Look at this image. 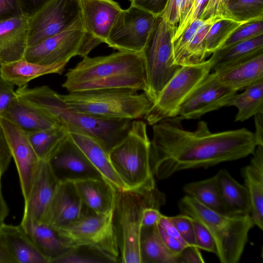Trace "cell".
Instances as JSON below:
<instances>
[{
    "mask_svg": "<svg viewBox=\"0 0 263 263\" xmlns=\"http://www.w3.org/2000/svg\"><path fill=\"white\" fill-rule=\"evenodd\" d=\"M25 133L39 159L45 161H48L68 135L67 129L63 125Z\"/></svg>",
    "mask_w": 263,
    "mask_h": 263,
    "instance_id": "33",
    "label": "cell"
},
{
    "mask_svg": "<svg viewBox=\"0 0 263 263\" xmlns=\"http://www.w3.org/2000/svg\"><path fill=\"white\" fill-rule=\"evenodd\" d=\"M229 1L230 0H222L221 6V15L225 18L232 19L230 16L228 11V4Z\"/></svg>",
    "mask_w": 263,
    "mask_h": 263,
    "instance_id": "55",
    "label": "cell"
},
{
    "mask_svg": "<svg viewBox=\"0 0 263 263\" xmlns=\"http://www.w3.org/2000/svg\"><path fill=\"white\" fill-rule=\"evenodd\" d=\"M150 148L146 124L134 120L125 137L109 152L112 165L128 190L156 187L150 165Z\"/></svg>",
    "mask_w": 263,
    "mask_h": 263,
    "instance_id": "6",
    "label": "cell"
},
{
    "mask_svg": "<svg viewBox=\"0 0 263 263\" xmlns=\"http://www.w3.org/2000/svg\"><path fill=\"white\" fill-rule=\"evenodd\" d=\"M83 28L72 29L27 47L25 60L43 65L68 63L75 56L88 55L84 48Z\"/></svg>",
    "mask_w": 263,
    "mask_h": 263,
    "instance_id": "13",
    "label": "cell"
},
{
    "mask_svg": "<svg viewBox=\"0 0 263 263\" xmlns=\"http://www.w3.org/2000/svg\"><path fill=\"white\" fill-rule=\"evenodd\" d=\"M47 161L60 182L103 178L69 135Z\"/></svg>",
    "mask_w": 263,
    "mask_h": 263,
    "instance_id": "17",
    "label": "cell"
},
{
    "mask_svg": "<svg viewBox=\"0 0 263 263\" xmlns=\"http://www.w3.org/2000/svg\"><path fill=\"white\" fill-rule=\"evenodd\" d=\"M255 132L253 133L256 144L263 145V112H260L254 116Z\"/></svg>",
    "mask_w": 263,
    "mask_h": 263,
    "instance_id": "52",
    "label": "cell"
},
{
    "mask_svg": "<svg viewBox=\"0 0 263 263\" xmlns=\"http://www.w3.org/2000/svg\"><path fill=\"white\" fill-rule=\"evenodd\" d=\"M186 195L215 211L224 213L219 189L215 176L185 184ZM225 214V213H224Z\"/></svg>",
    "mask_w": 263,
    "mask_h": 263,
    "instance_id": "34",
    "label": "cell"
},
{
    "mask_svg": "<svg viewBox=\"0 0 263 263\" xmlns=\"http://www.w3.org/2000/svg\"><path fill=\"white\" fill-rule=\"evenodd\" d=\"M140 251L141 263H176V256L164 245L158 224L141 229Z\"/></svg>",
    "mask_w": 263,
    "mask_h": 263,
    "instance_id": "31",
    "label": "cell"
},
{
    "mask_svg": "<svg viewBox=\"0 0 263 263\" xmlns=\"http://www.w3.org/2000/svg\"><path fill=\"white\" fill-rule=\"evenodd\" d=\"M157 16L130 5L121 11L109 32L106 44L118 50L142 53Z\"/></svg>",
    "mask_w": 263,
    "mask_h": 263,
    "instance_id": "12",
    "label": "cell"
},
{
    "mask_svg": "<svg viewBox=\"0 0 263 263\" xmlns=\"http://www.w3.org/2000/svg\"><path fill=\"white\" fill-rule=\"evenodd\" d=\"M14 86L0 74V117L17 98Z\"/></svg>",
    "mask_w": 263,
    "mask_h": 263,
    "instance_id": "41",
    "label": "cell"
},
{
    "mask_svg": "<svg viewBox=\"0 0 263 263\" xmlns=\"http://www.w3.org/2000/svg\"><path fill=\"white\" fill-rule=\"evenodd\" d=\"M117 261L98 249L88 245L70 247L50 263H104Z\"/></svg>",
    "mask_w": 263,
    "mask_h": 263,
    "instance_id": "35",
    "label": "cell"
},
{
    "mask_svg": "<svg viewBox=\"0 0 263 263\" xmlns=\"http://www.w3.org/2000/svg\"><path fill=\"white\" fill-rule=\"evenodd\" d=\"M158 228L162 239L166 247L170 252L175 255L176 257L184 248L187 246L177 239L168 236L158 224Z\"/></svg>",
    "mask_w": 263,
    "mask_h": 263,
    "instance_id": "49",
    "label": "cell"
},
{
    "mask_svg": "<svg viewBox=\"0 0 263 263\" xmlns=\"http://www.w3.org/2000/svg\"><path fill=\"white\" fill-rule=\"evenodd\" d=\"M261 52H263V34L215 51L209 59L212 70H222Z\"/></svg>",
    "mask_w": 263,
    "mask_h": 263,
    "instance_id": "30",
    "label": "cell"
},
{
    "mask_svg": "<svg viewBox=\"0 0 263 263\" xmlns=\"http://www.w3.org/2000/svg\"><path fill=\"white\" fill-rule=\"evenodd\" d=\"M77 191L92 213L106 215L113 212L117 189L103 178L73 181Z\"/></svg>",
    "mask_w": 263,
    "mask_h": 263,
    "instance_id": "23",
    "label": "cell"
},
{
    "mask_svg": "<svg viewBox=\"0 0 263 263\" xmlns=\"http://www.w3.org/2000/svg\"><path fill=\"white\" fill-rule=\"evenodd\" d=\"M211 70L210 59L181 66L163 87L144 119L153 126L165 119L176 117L184 102Z\"/></svg>",
    "mask_w": 263,
    "mask_h": 263,
    "instance_id": "9",
    "label": "cell"
},
{
    "mask_svg": "<svg viewBox=\"0 0 263 263\" xmlns=\"http://www.w3.org/2000/svg\"><path fill=\"white\" fill-rule=\"evenodd\" d=\"M165 201L164 195L157 187L140 191L117 190L113 222L120 262L141 263L140 241L142 210L147 206L159 209Z\"/></svg>",
    "mask_w": 263,
    "mask_h": 263,
    "instance_id": "5",
    "label": "cell"
},
{
    "mask_svg": "<svg viewBox=\"0 0 263 263\" xmlns=\"http://www.w3.org/2000/svg\"><path fill=\"white\" fill-rule=\"evenodd\" d=\"M221 2L222 0H208L198 18L201 20L211 17L225 18L221 14Z\"/></svg>",
    "mask_w": 263,
    "mask_h": 263,
    "instance_id": "48",
    "label": "cell"
},
{
    "mask_svg": "<svg viewBox=\"0 0 263 263\" xmlns=\"http://www.w3.org/2000/svg\"><path fill=\"white\" fill-rule=\"evenodd\" d=\"M262 34L263 20L247 23L238 28L225 42L221 47L229 46Z\"/></svg>",
    "mask_w": 263,
    "mask_h": 263,
    "instance_id": "38",
    "label": "cell"
},
{
    "mask_svg": "<svg viewBox=\"0 0 263 263\" xmlns=\"http://www.w3.org/2000/svg\"><path fill=\"white\" fill-rule=\"evenodd\" d=\"M24 14L29 16L50 0H18Z\"/></svg>",
    "mask_w": 263,
    "mask_h": 263,
    "instance_id": "50",
    "label": "cell"
},
{
    "mask_svg": "<svg viewBox=\"0 0 263 263\" xmlns=\"http://www.w3.org/2000/svg\"><path fill=\"white\" fill-rule=\"evenodd\" d=\"M9 213V209L3 194L1 179H0V225L5 222Z\"/></svg>",
    "mask_w": 263,
    "mask_h": 263,
    "instance_id": "54",
    "label": "cell"
},
{
    "mask_svg": "<svg viewBox=\"0 0 263 263\" xmlns=\"http://www.w3.org/2000/svg\"><path fill=\"white\" fill-rule=\"evenodd\" d=\"M17 97L48 114L66 127L81 130L97 139L109 152L126 135L133 120L110 119L79 111L67 105L48 86L16 90Z\"/></svg>",
    "mask_w": 263,
    "mask_h": 263,
    "instance_id": "3",
    "label": "cell"
},
{
    "mask_svg": "<svg viewBox=\"0 0 263 263\" xmlns=\"http://www.w3.org/2000/svg\"><path fill=\"white\" fill-rule=\"evenodd\" d=\"M241 174L250 200V216L254 226L263 230V145H257Z\"/></svg>",
    "mask_w": 263,
    "mask_h": 263,
    "instance_id": "21",
    "label": "cell"
},
{
    "mask_svg": "<svg viewBox=\"0 0 263 263\" xmlns=\"http://www.w3.org/2000/svg\"><path fill=\"white\" fill-rule=\"evenodd\" d=\"M0 118L9 121L24 132H36L62 125L48 114L18 98L4 111Z\"/></svg>",
    "mask_w": 263,
    "mask_h": 263,
    "instance_id": "24",
    "label": "cell"
},
{
    "mask_svg": "<svg viewBox=\"0 0 263 263\" xmlns=\"http://www.w3.org/2000/svg\"><path fill=\"white\" fill-rule=\"evenodd\" d=\"M162 215L159 209L150 206L145 207L142 210L141 214V229L157 225Z\"/></svg>",
    "mask_w": 263,
    "mask_h": 263,
    "instance_id": "47",
    "label": "cell"
},
{
    "mask_svg": "<svg viewBox=\"0 0 263 263\" xmlns=\"http://www.w3.org/2000/svg\"><path fill=\"white\" fill-rule=\"evenodd\" d=\"M158 225L168 236L174 238L183 244L187 245L181 237L176 227L169 220L168 216L163 215L158 223Z\"/></svg>",
    "mask_w": 263,
    "mask_h": 263,
    "instance_id": "51",
    "label": "cell"
},
{
    "mask_svg": "<svg viewBox=\"0 0 263 263\" xmlns=\"http://www.w3.org/2000/svg\"><path fill=\"white\" fill-rule=\"evenodd\" d=\"M176 27L158 16L146 46L141 53L146 74L145 93L153 102L181 66L174 63L173 39Z\"/></svg>",
    "mask_w": 263,
    "mask_h": 263,
    "instance_id": "8",
    "label": "cell"
},
{
    "mask_svg": "<svg viewBox=\"0 0 263 263\" xmlns=\"http://www.w3.org/2000/svg\"><path fill=\"white\" fill-rule=\"evenodd\" d=\"M83 28L80 0H50L27 18V46Z\"/></svg>",
    "mask_w": 263,
    "mask_h": 263,
    "instance_id": "10",
    "label": "cell"
},
{
    "mask_svg": "<svg viewBox=\"0 0 263 263\" xmlns=\"http://www.w3.org/2000/svg\"><path fill=\"white\" fill-rule=\"evenodd\" d=\"M12 158L3 128L0 125V179L5 174Z\"/></svg>",
    "mask_w": 263,
    "mask_h": 263,
    "instance_id": "46",
    "label": "cell"
},
{
    "mask_svg": "<svg viewBox=\"0 0 263 263\" xmlns=\"http://www.w3.org/2000/svg\"><path fill=\"white\" fill-rule=\"evenodd\" d=\"M91 212L84 203L72 181L60 182L44 222L57 230Z\"/></svg>",
    "mask_w": 263,
    "mask_h": 263,
    "instance_id": "19",
    "label": "cell"
},
{
    "mask_svg": "<svg viewBox=\"0 0 263 263\" xmlns=\"http://www.w3.org/2000/svg\"><path fill=\"white\" fill-rule=\"evenodd\" d=\"M83 46L87 55L99 44L107 42L110 29L122 9L113 0H80Z\"/></svg>",
    "mask_w": 263,
    "mask_h": 263,
    "instance_id": "14",
    "label": "cell"
},
{
    "mask_svg": "<svg viewBox=\"0 0 263 263\" xmlns=\"http://www.w3.org/2000/svg\"><path fill=\"white\" fill-rule=\"evenodd\" d=\"M168 218L176 227L187 245L196 247L193 226V218L190 216L183 214L168 217Z\"/></svg>",
    "mask_w": 263,
    "mask_h": 263,
    "instance_id": "39",
    "label": "cell"
},
{
    "mask_svg": "<svg viewBox=\"0 0 263 263\" xmlns=\"http://www.w3.org/2000/svg\"><path fill=\"white\" fill-rule=\"evenodd\" d=\"M183 0H169L166 8L161 15L172 24L178 25L183 7Z\"/></svg>",
    "mask_w": 263,
    "mask_h": 263,
    "instance_id": "45",
    "label": "cell"
},
{
    "mask_svg": "<svg viewBox=\"0 0 263 263\" xmlns=\"http://www.w3.org/2000/svg\"><path fill=\"white\" fill-rule=\"evenodd\" d=\"M3 236L16 263H49L48 258L39 249L22 226L0 225Z\"/></svg>",
    "mask_w": 263,
    "mask_h": 263,
    "instance_id": "25",
    "label": "cell"
},
{
    "mask_svg": "<svg viewBox=\"0 0 263 263\" xmlns=\"http://www.w3.org/2000/svg\"><path fill=\"white\" fill-rule=\"evenodd\" d=\"M57 231L70 247L88 245L98 249L117 262L120 259L113 212L106 215L91 212Z\"/></svg>",
    "mask_w": 263,
    "mask_h": 263,
    "instance_id": "11",
    "label": "cell"
},
{
    "mask_svg": "<svg viewBox=\"0 0 263 263\" xmlns=\"http://www.w3.org/2000/svg\"><path fill=\"white\" fill-rule=\"evenodd\" d=\"M193 226L196 247L199 249L216 255V244L208 230L201 223L194 218H193Z\"/></svg>",
    "mask_w": 263,
    "mask_h": 263,
    "instance_id": "40",
    "label": "cell"
},
{
    "mask_svg": "<svg viewBox=\"0 0 263 263\" xmlns=\"http://www.w3.org/2000/svg\"><path fill=\"white\" fill-rule=\"evenodd\" d=\"M204 262L199 249L196 246H187L176 257V263H204Z\"/></svg>",
    "mask_w": 263,
    "mask_h": 263,
    "instance_id": "44",
    "label": "cell"
},
{
    "mask_svg": "<svg viewBox=\"0 0 263 263\" xmlns=\"http://www.w3.org/2000/svg\"><path fill=\"white\" fill-rule=\"evenodd\" d=\"M66 128L69 137L102 177L117 190H128L115 171L109 153L104 146L97 139L81 130L70 127Z\"/></svg>",
    "mask_w": 263,
    "mask_h": 263,
    "instance_id": "20",
    "label": "cell"
},
{
    "mask_svg": "<svg viewBox=\"0 0 263 263\" xmlns=\"http://www.w3.org/2000/svg\"><path fill=\"white\" fill-rule=\"evenodd\" d=\"M256 146L253 133L245 128L213 133L201 121L190 131L181 121L167 118L153 125L151 168L154 176L163 180L179 171L243 158Z\"/></svg>",
    "mask_w": 263,
    "mask_h": 263,
    "instance_id": "1",
    "label": "cell"
},
{
    "mask_svg": "<svg viewBox=\"0 0 263 263\" xmlns=\"http://www.w3.org/2000/svg\"><path fill=\"white\" fill-rule=\"evenodd\" d=\"M22 15L18 0H0V21Z\"/></svg>",
    "mask_w": 263,
    "mask_h": 263,
    "instance_id": "43",
    "label": "cell"
},
{
    "mask_svg": "<svg viewBox=\"0 0 263 263\" xmlns=\"http://www.w3.org/2000/svg\"><path fill=\"white\" fill-rule=\"evenodd\" d=\"M0 263H16L1 233Z\"/></svg>",
    "mask_w": 263,
    "mask_h": 263,
    "instance_id": "53",
    "label": "cell"
},
{
    "mask_svg": "<svg viewBox=\"0 0 263 263\" xmlns=\"http://www.w3.org/2000/svg\"><path fill=\"white\" fill-rule=\"evenodd\" d=\"M244 89L243 92L235 94L227 105L237 109L236 122H243L256 114L263 112V80Z\"/></svg>",
    "mask_w": 263,
    "mask_h": 263,
    "instance_id": "32",
    "label": "cell"
},
{
    "mask_svg": "<svg viewBox=\"0 0 263 263\" xmlns=\"http://www.w3.org/2000/svg\"><path fill=\"white\" fill-rule=\"evenodd\" d=\"M214 72L220 82L238 91L263 80V52Z\"/></svg>",
    "mask_w": 263,
    "mask_h": 263,
    "instance_id": "27",
    "label": "cell"
},
{
    "mask_svg": "<svg viewBox=\"0 0 263 263\" xmlns=\"http://www.w3.org/2000/svg\"><path fill=\"white\" fill-rule=\"evenodd\" d=\"M20 224L48 258L49 263L70 248L57 231L46 222L26 221L21 222Z\"/></svg>",
    "mask_w": 263,
    "mask_h": 263,
    "instance_id": "29",
    "label": "cell"
},
{
    "mask_svg": "<svg viewBox=\"0 0 263 263\" xmlns=\"http://www.w3.org/2000/svg\"><path fill=\"white\" fill-rule=\"evenodd\" d=\"M182 214L201 223L212 236L221 263L239 262L254 226L250 215H230L212 210L187 195L178 202Z\"/></svg>",
    "mask_w": 263,
    "mask_h": 263,
    "instance_id": "4",
    "label": "cell"
},
{
    "mask_svg": "<svg viewBox=\"0 0 263 263\" xmlns=\"http://www.w3.org/2000/svg\"><path fill=\"white\" fill-rule=\"evenodd\" d=\"M67 63L43 65L21 59L0 65V74L18 87L28 85L32 80L48 74L62 73Z\"/></svg>",
    "mask_w": 263,
    "mask_h": 263,
    "instance_id": "28",
    "label": "cell"
},
{
    "mask_svg": "<svg viewBox=\"0 0 263 263\" xmlns=\"http://www.w3.org/2000/svg\"><path fill=\"white\" fill-rule=\"evenodd\" d=\"M1 125L18 175L24 201L29 194L41 160L31 146L25 132L17 126L0 118Z\"/></svg>",
    "mask_w": 263,
    "mask_h": 263,
    "instance_id": "16",
    "label": "cell"
},
{
    "mask_svg": "<svg viewBox=\"0 0 263 263\" xmlns=\"http://www.w3.org/2000/svg\"><path fill=\"white\" fill-rule=\"evenodd\" d=\"M131 5L138 7L153 15H161L165 11L169 0H129Z\"/></svg>",
    "mask_w": 263,
    "mask_h": 263,
    "instance_id": "42",
    "label": "cell"
},
{
    "mask_svg": "<svg viewBox=\"0 0 263 263\" xmlns=\"http://www.w3.org/2000/svg\"><path fill=\"white\" fill-rule=\"evenodd\" d=\"M244 24L246 23L227 18L213 23L204 40L207 56L220 48L230 36Z\"/></svg>",
    "mask_w": 263,
    "mask_h": 263,
    "instance_id": "36",
    "label": "cell"
},
{
    "mask_svg": "<svg viewBox=\"0 0 263 263\" xmlns=\"http://www.w3.org/2000/svg\"><path fill=\"white\" fill-rule=\"evenodd\" d=\"M62 86L69 92L126 88L145 92L146 74L141 53L118 50L107 55L83 57L65 74Z\"/></svg>",
    "mask_w": 263,
    "mask_h": 263,
    "instance_id": "2",
    "label": "cell"
},
{
    "mask_svg": "<svg viewBox=\"0 0 263 263\" xmlns=\"http://www.w3.org/2000/svg\"><path fill=\"white\" fill-rule=\"evenodd\" d=\"M237 92L220 82L214 72L210 73L184 102L174 118L180 121L198 119L227 106Z\"/></svg>",
    "mask_w": 263,
    "mask_h": 263,
    "instance_id": "15",
    "label": "cell"
},
{
    "mask_svg": "<svg viewBox=\"0 0 263 263\" xmlns=\"http://www.w3.org/2000/svg\"><path fill=\"white\" fill-rule=\"evenodd\" d=\"M224 213L230 215H250L251 204L245 185L238 182L226 169L214 176Z\"/></svg>",
    "mask_w": 263,
    "mask_h": 263,
    "instance_id": "26",
    "label": "cell"
},
{
    "mask_svg": "<svg viewBox=\"0 0 263 263\" xmlns=\"http://www.w3.org/2000/svg\"><path fill=\"white\" fill-rule=\"evenodd\" d=\"M228 11L232 19L246 23L263 20V0H230Z\"/></svg>",
    "mask_w": 263,
    "mask_h": 263,
    "instance_id": "37",
    "label": "cell"
},
{
    "mask_svg": "<svg viewBox=\"0 0 263 263\" xmlns=\"http://www.w3.org/2000/svg\"><path fill=\"white\" fill-rule=\"evenodd\" d=\"M59 182L48 161L41 160L28 196L24 201L21 222H44Z\"/></svg>",
    "mask_w": 263,
    "mask_h": 263,
    "instance_id": "18",
    "label": "cell"
},
{
    "mask_svg": "<svg viewBox=\"0 0 263 263\" xmlns=\"http://www.w3.org/2000/svg\"><path fill=\"white\" fill-rule=\"evenodd\" d=\"M74 109L110 119L132 120L144 118L153 102L142 92L130 89L111 88L60 95Z\"/></svg>",
    "mask_w": 263,
    "mask_h": 263,
    "instance_id": "7",
    "label": "cell"
},
{
    "mask_svg": "<svg viewBox=\"0 0 263 263\" xmlns=\"http://www.w3.org/2000/svg\"><path fill=\"white\" fill-rule=\"evenodd\" d=\"M27 18L22 15L0 21V65L23 59L28 47Z\"/></svg>",
    "mask_w": 263,
    "mask_h": 263,
    "instance_id": "22",
    "label": "cell"
}]
</instances>
